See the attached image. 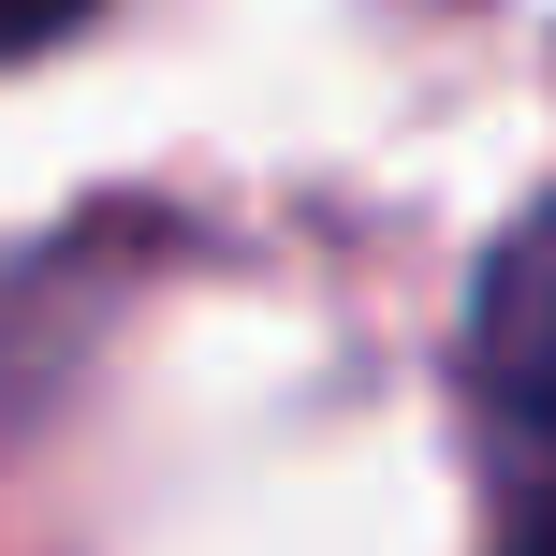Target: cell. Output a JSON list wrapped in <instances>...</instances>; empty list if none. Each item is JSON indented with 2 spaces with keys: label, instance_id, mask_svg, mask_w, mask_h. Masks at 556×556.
Masks as SVG:
<instances>
[{
  "label": "cell",
  "instance_id": "cell-1",
  "mask_svg": "<svg viewBox=\"0 0 556 556\" xmlns=\"http://www.w3.org/2000/svg\"><path fill=\"white\" fill-rule=\"evenodd\" d=\"M88 0H0V59H29V45H59Z\"/></svg>",
  "mask_w": 556,
  "mask_h": 556
}]
</instances>
